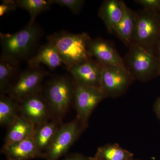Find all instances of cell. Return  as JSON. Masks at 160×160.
<instances>
[{
	"instance_id": "cell-1",
	"label": "cell",
	"mask_w": 160,
	"mask_h": 160,
	"mask_svg": "<svg viewBox=\"0 0 160 160\" xmlns=\"http://www.w3.org/2000/svg\"><path fill=\"white\" fill-rule=\"evenodd\" d=\"M91 38L86 32L73 33L61 31L47 37L58 52L63 64L69 69L91 58L87 49V44Z\"/></svg>"
},
{
	"instance_id": "cell-2",
	"label": "cell",
	"mask_w": 160,
	"mask_h": 160,
	"mask_svg": "<svg viewBox=\"0 0 160 160\" xmlns=\"http://www.w3.org/2000/svg\"><path fill=\"white\" fill-rule=\"evenodd\" d=\"M41 35V29L35 22H29L15 33L1 32L2 54L19 61L24 59L29 56Z\"/></svg>"
},
{
	"instance_id": "cell-3",
	"label": "cell",
	"mask_w": 160,
	"mask_h": 160,
	"mask_svg": "<svg viewBox=\"0 0 160 160\" xmlns=\"http://www.w3.org/2000/svg\"><path fill=\"white\" fill-rule=\"evenodd\" d=\"M123 60L125 68L134 80L147 82L160 75L157 58L137 45L131 44Z\"/></svg>"
},
{
	"instance_id": "cell-4",
	"label": "cell",
	"mask_w": 160,
	"mask_h": 160,
	"mask_svg": "<svg viewBox=\"0 0 160 160\" xmlns=\"http://www.w3.org/2000/svg\"><path fill=\"white\" fill-rule=\"evenodd\" d=\"M160 41V12L143 9L136 11L135 27L132 44L155 56Z\"/></svg>"
},
{
	"instance_id": "cell-5",
	"label": "cell",
	"mask_w": 160,
	"mask_h": 160,
	"mask_svg": "<svg viewBox=\"0 0 160 160\" xmlns=\"http://www.w3.org/2000/svg\"><path fill=\"white\" fill-rule=\"evenodd\" d=\"M75 84L64 77L54 78L47 85L45 98L51 112L58 117L66 113L73 99Z\"/></svg>"
},
{
	"instance_id": "cell-6",
	"label": "cell",
	"mask_w": 160,
	"mask_h": 160,
	"mask_svg": "<svg viewBox=\"0 0 160 160\" xmlns=\"http://www.w3.org/2000/svg\"><path fill=\"white\" fill-rule=\"evenodd\" d=\"M84 128L79 120L76 119L58 127L52 142L44 153L46 160H58L66 154Z\"/></svg>"
},
{
	"instance_id": "cell-7",
	"label": "cell",
	"mask_w": 160,
	"mask_h": 160,
	"mask_svg": "<svg viewBox=\"0 0 160 160\" xmlns=\"http://www.w3.org/2000/svg\"><path fill=\"white\" fill-rule=\"evenodd\" d=\"M107 98L102 89L75 83L74 100L77 118L84 128L92 111L104 99Z\"/></svg>"
},
{
	"instance_id": "cell-8",
	"label": "cell",
	"mask_w": 160,
	"mask_h": 160,
	"mask_svg": "<svg viewBox=\"0 0 160 160\" xmlns=\"http://www.w3.org/2000/svg\"><path fill=\"white\" fill-rule=\"evenodd\" d=\"M102 65L101 88L107 97L124 94L134 79L125 67Z\"/></svg>"
},
{
	"instance_id": "cell-9",
	"label": "cell",
	"mask_w": 160,
	"mask_h": 160,
	"mask_svg": "<svg viewBox=\"0 0 160 160\" xmlns=\"http://www.w3.org/2000/svg\"><path fill=\"white\" fill-rule=\"evenodd\" d=\"M48 72L41 67L30 68L23 72L7 92L9 96L21 102L29 96L39 92L41 85Z\"/></svg>"
},
{
	"instance_id": "cell-10",
	"label": "cell",
	"mask_w": 160,
	"mask_h": 160,
	"mask_svg": "<svg viewBox=\"0 0 160 160\" xmlns=\"http://www.w3.org/2000/svg\"><path fill=\"white\" fill-rule=\"evenodd\" d=\"M19 103L20 115L35 126L42 125L50 118L51 111L49 105L45 98L39 92L26 98Z\"/></svg>"
},
{
	"instance_id": "cell-11",
	"label": "cell",
	"mask_w": 160,
	"mask_h": 160,
	"mask_svg": "<svg viewBox=\"0 0 160 160\" xmlns=\"http://www.w3.org/2000/svg\"><path fill=\"white\" fill-rule=\"evenodd\" d=\"M87 49L92 58L102 65L125 67L123 58L110 42L102 38L90 39Z\"/></svg>"
},
{
	"instance_id": "cell-12",
	"label": "cell",
	"mask_w": 160,
	"mask_h": 160,
	"mask_svg": "<svg viewBox=\"0 0 160 160\" xmlns=\"http://www.w3.org/2000/svg\"><path fill=\"white\" fill-rule=\"evenodd\" d=\"M75 83L102 89V65L92 58L67 69Z\"/></svg>"
},
{
	"instance_id": "cell-13",
	"label": "cell",
	"mask_w": 160,
	"mask_h": 160,
	"mask_svg": "<svg viewBox=\"0 0 160 160\" xmlns=\"http://www.w3.org/2000/svg\"><path fill=\"white\" fill-rule=\"evenodd\" d=\"M1 152L5 154L7 159L13 160H29L45 157L44 153L37 146L32 136L9 146L3 147Z\"/></svg>"
},
{
	"instance_id": "cell-14",
	"label": "cell",
	"mask_w": 160,
	"mask_h": 160,
	"mask_svg": "<svg viewBox=\"0 0 160 160\" xmlns=\"http://www.w3.org/2000/svg\"><path fill=\"white\" fill-rule=\"evenodd\" d=\"M126 6L119 0H106L102 3L98 14L110 33L122 18Z\"/></svg>"
},
{
	"instance_id": "cell-15",
	"label": "cell",
	"mask_w": 160,
	"mask_h": 160,
	"mask_svg": "<svg viewBox=\"0 0 160 160\" xmlns=\"http://www.w3.org/2000/svg\"><path fill=\"white\" fill-rule=\"evenodd\" d=\"M9 127L3 147L32 136L35 130L34 124L20 114Z\"/></svg>"
},
{
	"instance_id": "cell-16",
	"label": "cell",
	"mask_w": 160,
	"mask_h": 160,
	"mask_svg": "<svg viewBox=\"0 0 160 160\" xmlns=\"http://www.w3.org/2000/svg\"><path fill=\"white\" fill-rule=\"evenodd\" d=\"M136 18V11H133L126 5L122 18L112 32L128 47L132 43Z\"/></svg>"
},
{
	"instance_id": "cell-17",
	"label": "cell",
	"mask_w": 160,
	"mask_h": 160,
	"mask_svg": "<svg viewBox=\"0 0 160 160\" xmlns=\"http://www.w3.org/2000/svg\"><path fill=\"white\" fill-rule=\"evenodd\" d=\"M62 64V61L57 50L49 42L42 46L37 53L29 61L30 68H37L41 64H43L53 70Z\"/></svg>"
},
{
	"instance_id": "cell-18",
	"label": "cell",
	"mask_w": 160,
	"mask_h": 160,
	"mask_svg": "<svg viewBox=\"0 0 160 160\" xmlns=\"http://www.w3.org/2000/svg\"><path fill=\"white\" fill-rule=\"evenodd\" d=\"M37 127L32 137L38 148L44 153L51 144L58 127L54 122H46Z\"/></svg>"
},
{
	"instance_id": "cell-19",
	"label": "cell",
	"mask_w": 160,
	"mask_h": 160,
	"mask_svg": "<svg viewBox=\"0 0 160 160\" xmlns=\"http://www.w3.org/2000/svg\"><path fill=\"white\" fill-rule=\"evenodd\" d=\"M19 67V61L2 54L0 59V90L8 92L10 83Z\"/></svg>"
},
{
	"instance_id": "cell-20",
	"label": "cell",
	"mask_w": 160,
	"mask_h": 160,
	"mask_svg": "<svg viewBox=\"0 0 160 160\" xmlns=\"http://www.w3.org/2000/svg\"><path fill=\"white\" fill-rule=\"evenodd\" d=\"M18 102L10 96L2 94L0 97V124L9 126L18 116Z\"/></svg>"
},
{
	"instance_id": "cell-21",
	"label": "cell",
	"mask_w": 160,
	"mask_h": 160,
	"mask_svg": "<svg viewBox=\"0 0 160 160\" xmlns=\"http://www.w3.org/2000/svg\"><path fill=\"white\" fill-rule=\"evenodd\" d=\"M133 157V153L115 143L99 147L94 157L102 160H130Z\"/></svg>"
},
{
	"instance_id": "cell-22",
	"label": "cell",
	"mask_w": 160,
	"mask_h": 160,
	"mask_svg": "<svg viewBox=\"0 0 160 160\" xmlns=\"http://www.w3.org/2000/svg\"><path fill=\"white\" fill-rule=\"evenodd\" d=\"M18 7L26 9L29 12L31 18L29 22H35L36 18L40 13L48 10L53 5L52 0H17Z\"/></svg>"
},
{
	"instance_id": "cell-23",
	"label": "cell",
	"mask_w": 160,
	"mask_h": 160,
	"mask_svg": "<svg viewBox=\"0 0 160 160\" xmlns=\"http://www.w3.org/2000/svg\"><path fill=\"white\" fill-rule=\"evenodd\" d=\"M53 4L68 8L73 13H78L85 2L83 0H52Z\"/></svg>"
},
{
	"instance_id": "cell-24",
	"label": "cell",
	"mask_w": 160,
	"mask_h": 160,
	"mask_svg": "<svg viewBox=\"0 0 160 160\" xmlns=\"http://www.w3.org/2000/svg\"><path fill=\"white\" fill-rule=\"evenodd\" d=\"M134 2L143 9L160 12V0H136Z\"/></svg>"
},
{
	"instance_id": "cell-25",
	"label": "cell",
	"mask_w": 160,
	"mask_h": 160,
	"mask_svg": "<svg viewBox=\"0 0 160 160\" xmlns=\"http://www.w3.org/2000/svg\"><path fill=\"white\" fill-rule=\"evenodd\" d=\"M17 7L16 1L3 0L0 5V16L14 11Z\"/></svg>"
},
{
	"instance_id": "cell-26",
	"label": "cell",
	"mask_w": 160,
	"mask_h": 160,
	"mask_svg": "<svg viewBox=\"0 0 160 160\" xmlns=\"http://www.w3.org/2000/svg\"><path fill=\"white\" fill-rule=\"evenodd\" d=\"M62 160H91L90 158H88L79 153L72 154Z\"/></svg>"
},
{
	"instance_id": "cell-27",
	"label": "cell",
	"mask_w": 160,
	"mask_h": 160,
	"mask_svg": "<svg viewBox=\"0 0 160 160\" xmlns=\"http://www.w3.org/2000/svg\"><path fill=\"white\" fill-rule=\"evenodd\" d=\"M153 109L155 113L160 121V97L158 98L155 102Z\"/></svg>"
},
{
	"instance_id": "cell-28",
	"label": "cell",
	"mask_w": 160,
	"mask_h": 160,
	"mask_svg": "<svg viewBox=\"0 0 160 160\" xmlns=\"http://www.w3.org/2000/svg\"><path fill=\"white\" fill-rule=\"evenodd\" d=\"M155 56L157 58L160 65V41L158 44L155 52Z\"/></svg>"
},
{
	"instance_id": "cell-29",
	"label": "cell",
	"mask_w": 160,
	"mask_h": 160,
	"mask_svg": "<svg viewBox=\"0 0 160 160\" xmlns=\"http://www.w3.org/2000/svg\"><path fill=\"white\" fill-rule=\"evenodd\" d=\"M90 158L91 160H102L96 158L94 157H90Z\"/></svg>"
},
{
	"instance_id": "cell-30",
	"label": "cell",
	"mask_w": 160,
	"mask_h": 160,
	"mask_svg": "<svg viewBox=\"0 0 160 160\" xmlns=\"http://www.w3.org/2000/svg\"><path fill=\"white\" fill-rule=\"evenodd\" d=\"M130 160H141L139 159H134L133 158H132L131 159H130Z\"/></svg>"
},
{
	"instance_id": "cell-31",
	"label": "cell",
	"mask_w": 160,
	"mask_h": 160,
	"mask_svg": "<svg viewBox=\"0 0 160 160\" xmlns=\"http://www.w3.org/2000/svg\"><path fill=\"white\" fill-rule=\"evenodd\" d=\"M7 160H13L10 159H7Z\"/></svg>"
}]
</instances>
